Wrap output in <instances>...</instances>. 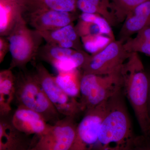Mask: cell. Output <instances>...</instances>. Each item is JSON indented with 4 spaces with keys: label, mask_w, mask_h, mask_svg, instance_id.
<instances>
[{
    "label": "cell",
    "mask_w": 150,
    "mask_h": 150,
    "mask_svg": "<svg viewBox=\"0 0 150 150\" xmlns=\"http://www.w3.org/2000/svg\"><path fill=\"white\" fill-rule=\"evenodd\" d=\"M108 100L84 112L77 126L74 141L70 150L94 149L100 128L107 111Z\"/></svg>",
    "instance_id": "8"
},
{
    "label": "cell",
    "mask_w": 150,
    "mask_h": 150,
    "mask_svg": "<svg viewBox=\"0 0 150 150\" xmlns=\"http://www.w3.org/2000/svg\"><path fill=\"white\" fill-rule=\"evenodd\" d=\"M110 10L117 23H123L134 9L149 0H109Z\"/></svg>",
    "instance_id": "19"
},
{
    "label": "cell",
    "mask_w": 150,
    "mask_h": 150,
    "mask_svg": "<svg viewBox=\"0 0 150 150\" xmlns=\"http://www.w3.org/2000/svg\"><path fill=\"white\" fill-rule=\"evenodd\" d=\"M22 17L14 12L13 7L8 4H0V35L7 37L18 20Z\"/></svg>",
    "instance_id": "20"
},
{
    "label": "cell",
    "mask_w": 150,
    "mask_h": 150,
    "mask_svg": "<svg viewBox=\"0 0 150 150\" xmlns=\"http://www.w3.org/2000/svg\"><path fill=\"white\" fill-rule=\"evenodd\" d=\"M77 18L71 13L48 10L32 15L27 23L38 31H49L72 24Z\"/></svg>",
    "instance_id": "12"
},
{
    "label": "cell",
    "mask_w": 150,
    "mask_h": 150,
    "mask_svg": "<svg viewBox=\"0 0 150 150\" xmlns=\"http://www.w3.org/2000/svg\"><path fill=\"white\" fill-rule=\"evenodd\" d=\"M16 76L15 99L18 106L39 113L48 123L54 124L61 119L38 80L35 72L19 70Z\"/></svg>",
    "instance_id": "3"
},
{
    "label": "cell",
    "mask_w": 150,
    "mask_h": 150,
    "mask_svg": "<svg viewBox=\"0 0 150 150\" xmlns=\"http://www.w3.org/2000/svg\"><path fill=\"white\" fill-rule=\"evenodd\" d=\"M77 125L75 117L65 116L38 137L33 148L35 150H70L74 141Z\"/></svg>",
    "instance_id": "9"
},
{
    "label": "cell",
    "mask_w": 150,
    "mask_h": 150,
    "mask_svg": "<svg viewBox=\"0 0 150 150\" xmlns=\"http://www.w3.org/2000/svg\"><path fill=\"white\" fill-rule=\"evenodd\" d=\"M123 97L121 90L108 100L94 150H126L136 137Z\"/></svg>",
    "instance_id": "2"
},
{
    "label": "cell",
    "mask_w": 150,
    "mask_h": 150,
    "mask_svg": "<svg viewBox=\"0 0 150 150\" xmlns=\"http://www.w3.org/2000/svg\"><path fill=\"white\" fill-rule=\"evenodd\" d=\"M27 135L13 126L9 116L0 118V150H28L33 146Z\"/></svg>",
    "instance_id": "11"
},
{
    "label": "cell",
    "mask_w": 150,
    "mask_h": 150,
    "mask_svg": "<svg viewBox=\"0 0 150 150\" xmlns=\"http://www.w3.org/2000/svg\"><path fill=\"white\" fill-rule=\"evenodd\" d=\"M38 32L47 43L77 51L84 50L73 23L54 30Z\"/></svg>",
    "instance_id": "14"
},
{
    "label": "cell",
    "mask_w": 150,
    "mask_h": 150,
    "mask_svg": "<svg viewBox=\"0 0 150 150\" xmlns=\"http://www.w3.org/2000/svg\"><path fill=\"white\" fill-rule=\"evenodd\" d=\"M118 40L125 42L132 35L150 26V0L138 6L123 22Z\"/></svg>",
    "instance_id": "13"
},
{
    "label": "cell",
    "mask_w": 150,
    "mask_h": 150,
    "mask_svg": "<svg viewBox=\"0 0 150 150\" xmlns=\"http://www.w3.org/2000/svg\"><path fill=\"white\" fill-rule=\"evenodd\" d=\"M27 24L21 17L7 36L11 56L10 69H27L28 64L36 58L42 46L43 38L38 30L30 29Z\"/></svg>",
    "instance_id": "4"
},
{
    "label": "cell",
    "mask_w": 150,
    "mask_h": 150,
    "mask_svg": "<svg viewBox=\"0 0 150 150\" xmlns=\"http://www.w3.org/2000/svg\"><path fill=\"white\" fill-rule=\"evenodd\" d=\"M121 40H112L97 54L90 55L82 68L83 74L104 75L120 69L131 55Z\"/></svg>",
    "instance_id": "7"
},
{
    "label": "cell",
    "mask_w": 150,
    "mask_h": 150,
    "mask_svg": "<svg viewBox=\"0 0 150 150\" xmlns=\"http://www.w3.org/2000/svg\"><path fill=\"white\" fill-rule=\"evenodd\" d=\"M81 39L85 51L91 55L102 51L113 40L103 34L88 35L81 38Z\"/></svg>",
    "instance_id": "21"
},
{
    "label": "cell",
    "mask_w": 150,
    "mask_h": 150,
    "mask_svg": "<svg viewBox=\"0 0 150 150\" xmlns=\"http://www.w3.org/2000/svg\"><path fill=\"white\" fill-rule=\"evenodd\" d=\"M147 74L148 79H149V101H148V104H149V110L150 114V70L146 71Z\"/></svg>",
    "instance_id": "28"
},
{
    "label": "cell",
    "mask_w": 150,
    "mask_h": 150,
    "mask_svg": "<svg viewBox=\"0 0 150 150\" xmlns=\"http://www.w3.org/2000/svg\"><path fill=\"white\" fill-rule=\"evenodd\" d=\"M126 150H150V137L143 134L136 136Z\"/></svg>",
    "instance_id": "25"
},
{
    "label": "cell",
    "mask_w": 150,
    "mask_h": 150,
    "mask_svg": "<svg viewBox=\"0 0 150 150\" xmlns=\"http://www.w3.org/2000/svg\"><path fill=\"white\" fill-rule=\"evenodd\" d=\"M16 76L9 69L0 72V116L6 117L11 111V104L15 99Z\"/></svg>",
    "instance_id": "15"
},
{
    "label": "cell",
    "mask_w": 150,
    "mask_h": 150,
    "mask_svg": "<svg viewBox=\"0 0 150 150\" xmlns=\"http://www.w3.org/2000/svg\"><path fill=\"white\" fill-rule=\"evenodd\" d=\"M96 6L106 14L110 18L114 24V26L117 24L114 16L110 10V2L109 0H86Z\"/></svg>",
    "instance_id": "26"
},
{
    "label": "cell",
    "mask_w": 150,
    "mask_h": 150,
    "mask_svg": "<svg viewBox=\"0 0 150 150\" xmlns=\"http://www.w3.org/2000/svg\"><path fill=\"white\" fill-rule=\"evenodd\" d=\"M76 51L74 49L62 48L55 44L46 43L40 46L36 58L52 66L57 61L70 57Z\"/></svg>",
    "instance_id": "17"
},
{
    "label": "cell",
    "mask_w": 150,
    "mask_h": 150,
    "mask_svg": "<svg viewBox=\"0 0 150 150\" xmlns=\"http://www.w3.org/2000/svg\"><path fill=\"white\" fill-rule=\"evenodd\" d=\"M79 18L80 20L84 21L93 23L99 28L101 34L110 37L112 40H115L111 25L108 21L102 16L96 14L82 13L79 16Z\"/></svg>",
    "instance_id": "22"
},
{
    "label": "cell",
    "mask_w": 150,
    "mask_h": 150,
    "mask_svg": "<svg viewBox=\"0 0 150 150\" xmlns=\"http://www.w3.org/2000/svg\"><path fill=\"white\" fill-rule=\"evenodd\" d=\"M36 75L48 99L60 115L76 118L84 112L81 104L77 98L67 95L56 83L55 76L49 72L41 63L35 65Z\"/></svg>",
    "instance_id": "6"
},
{
    "label": "cell",
    "mask_w": 150,
    "mask_h": 150,
    "mask_svg": "<svg viewBox=\"0 0 150 150\" xmlns=\"http://www.w3.org/2000/svg\"><path fill=\"white\" fill-rule=\"evenodd\" d=\"M10 51V43L7 37H0V63L4 61L8 52Z\"/></svg>",
    "instance_id": "27"
},
{
    "label": "cell",
    "mask_w": 150,
    "mask_h": 150,
    "mask_svg": "<svg viewBox=\"0 0 150 150\" xmlns=\"http://www.w3.org/2000/svg\"><path fill=\"white\" fill-rule=\"evenodd\" d=\"M121 69L107 74H83L79 101L84 112L108 100L122 90Z\"/></svg>",
    "instance_id": "5"
},
{
    "label": "cell",
    "mask_w": 150,
    "mask_h": 150,
    "mask_svg": "<svg viewBox=\"0 0 150 150\" xmlns=\"http://www.w3.org/2000/svg\"><path fill=\"white\" fill-rule=\"evenodd\" d=\"M83 73L77 69L66 72L58 73L55 81L59 87L68 95L74 98H80V83Z\"/></svg>",
    "instance_id": "16"
},
{
    "label": "cell",
    "mask_w": 150,
    "mask_h": 150,
    "mask_svg": "<svg viewBox=\"0 0 150 150\" xmlns=\"http://www.w3.org/2000/svg\"><path fill=\"white\" fill-rule=\"evenodd\" d=\"M122 90L130 103L142 134L150 137L149 79L138 53H131L121 67Z\"/></svg>",
    "instance_id": "1"
},
{
    "label": "cell",
    "mask_w": 150,
    "mask_h": 150,
    "mask_svg": "<svg viewBox=\"0 0 150 150\" xmlns=\"http://www.w3.org/2000/svg\"><path fill=\"white\" fill-rule=\"evenodd\" d=\"M35 150V149L33 148V146L32 147V148H30V149L29 150Z\"/></svg>",
    "instance_id": "29"
},
{
    "label": "cell",
    "mask_w": 150,
    "mask_h": 150,
    "mask_svg": "<svg viewBox=\"0 0 150 150\" xmlns=\"http://www.w3.org/2000/svg\"><path fill=\"white\" fill-rule=\"evenodd\" d=\"M11 121L18 131L28 135L38 137L46 133L52 124L48 123L39 113L26 108L18 106Z\"/></svg>",
    "instance_id": "10"
},
{
    "label": "cell",
    "mask_w": 150,
    "mask_h": 150,
    "mask_svg": "<svg viewBox=\"0 0 150 150\" xmlns=\"http://www.w3.org/2000/svg\"><path fill=\"white\" fill-rule=\"evenodd\" d=\"M123 45L129 53H142L150 56V26L140 30L136 37L130 38Z\"/></svg>",
    "instance_id": "18"
},
{
    "label": "cell",
    "mask_w": 150,
    "mask_h": 150,
    "mask_svg": "<svg viewBox=\"0 0 150 150\" xmlns=\"http://www.w3.org/2000/svg\"><path fill=\"white\" fill-rule=\"evenodd\" d=\"M47 8L51 10L71 13L77 7V0H43Z\"/></svg>",
    "instance_id": "23"
},
{
    "label": "cell",
    "mask_w": 150,
    "mask_h": 150,
    "mask_svg": "<svg viewBox=\"0 0 150 150\" xmlns=\"http://www.w3.org/2000/svg\"><path fill=\"white\" fill-rule=\"evenodd\" d=\"M75 29L80 38L88 35L102 34L99 28L93 23L87 22L80 20L75 26Z\"/></svg>",
    "instance_id": "24"
}]
</instances>
